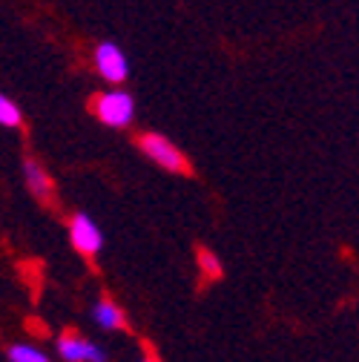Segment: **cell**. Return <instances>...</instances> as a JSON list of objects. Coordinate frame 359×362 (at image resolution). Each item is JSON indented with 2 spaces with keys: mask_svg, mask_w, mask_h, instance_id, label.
<instances>
[{
  "mask_svg": "<svg viewBox=\"0 0 359 362\" xmlns=\"http://www.w3.org/2000/svg\"><path fill=\"white\" fill-rule=\"evenodd\" d=\"M20 124H23L20 110L6 95H0V127H20Z\"/></svg>",
  "mask_w": 359,
  "mask_h": 362,
  "instance_id": "10",
  "label": "cell"
},
{
  "mask_svg": "<svg viewBox=\"0 0 359 362\" xmlns=\"http://www.w3.org/2000/svg\"><path fill=\"white\" fill-rule=\"evenodd\" d=\"M95 66H98L101 78H107L110 83H124L126 72H129V64L115 43H101L95 49Z\"/></svg>",
  "mask_w": 359,
  "mask_h": 362,
  "instance_id": "5",
  "label": "cell"
},
{
  "mask_svg": "<svg viewBox=\"0 0 359 362\" xmlns=\"http://www.w3.org/2000/svg\"><path fill=\"white\" fill-rule=\"evenodd\" d=\"M199 267H201V274L207 279H221V274H224L218 256L213 250H207V247H199Z\"/></svg>",
  "mask_w": 359,
  "mask_h": 362,
  "instance_id": "9",
  "label": "cell"
},
{
  "mask_svg": "<svg viewBox=\"0 0 359 362\" xmlns=\"http://www.w3.org/2000/svg\"><path fill=\"white\" fill-rule=\"evenodd\" d=\"M139 147H141V153H144L147 158H153L158 167H164V170H170V173H184V175L190 173L187 156L178 153V150L172 147V141H167L164 135L147 132V135H141V139H139Z\"/></svg>",
  "mask_w": 359,
  "mask_h": 362,
  "instance_id": "2",
  "label": "cell"
},
{
  "mask_svg": "<svg viewBox=\"0 0 359 362\" xmlns=\"http://www.w3.org/2000/svg\"><path fill=\"white\" fill-rule=\"evenodd\" d=\"M93 320H95L101 328H107V331L124 328V313H121V308H118L115 302H107V299L93 308Z\"/></svg>",
  "mask_w": 359,
  "mask_h": 362,
  "instance_id": "7",
  "label": "cell"
},
{
  "mask_svg": "<svg viewBox=\"0 0 359 362\" xmlns=\"http://www.w3.org/2000/svg\"><path fill=\"white\" fill-rule=\"evenodd\" d=\"M9 362H52L43 351H37L35 345H26V342H15L9 348Z\"/></svg>",
  "mask_w": 359,
  "mask_h": 362,
  "instance_id": "8",
  "label": "cell"
},
{
  "mask_svg": "<svg viewBox=\"0 0 359 362\" xmlns=\"http://www.w3.org/2000/svg\"><path fill=\"white\" fill-rule=\"evenodd\" d=\"M23 178H26V185L29 190L35 193V199L40 202H52V178L47 175V170H43L35 158H23Z\"/></svg>",
  "mask_w": 359,
  "mask_h": 362,
  "instance_id": "6",
  "label": "cell"
},
{
  "mask_svg": "<svg viewBox=\"0 0 359 362\" xmlns=\"http://www.w3.org/2000/svg\"><path fill=\"white\" fill-rule=\"evenodd\" d=\"M93 112L107 127H126L136 115V101L124 89H112V93H101L93 101Z\"/></svg>",
  "mask_w": 359,
  "mask_h": 362,
  "instance_id": "1",
  "label": "cell"
},
{
  "mask_svg": "<svg viewBox=\"0 0 359 362\" xmlns=\"http://www.w3.org/2000/svg\"><path fill=\"white\" fill-rule=\"evenodd\" d=\"M58 354L66 359V362H107V354L101 345L89 342L78 334H64L58 339Z\"/></svg>",
  "mask_w": 359,
  "mask_h": 362,
  "instance_id": "4",
  "label": "cell"
},
{
  "mask_svg": "<svg viewBox=\"0 0 359 362\" xmlns=\"http://www.w3.org/2000/svg\"><path fill=\"white\" fill-rule=\"evenodd\" d=\"M141 362H155V359H141Z\"/></svg>",
  "mask_w": 359,
  "mask_h": 362,
  "instance_id": "11",
  "label": "cell"
},
{
  "mask_svg": "<svg viewBox=\"0 0 359 362\" xmlns=\"http://www.w3.org/2000/svg\"><path fill=\"white\" fill-rule=\"evenodd\" d=\"M69 242H72V247H75L81 256H86V259L98 256V250L104 247L101 228H98V224L89 218L86 213H75V216L69 218Z\"/></svg>",
  "mask_w": 359,
  "mask_h": 362,
  "instance_id": "3",
  "label": "cell"
}]
</instances>
